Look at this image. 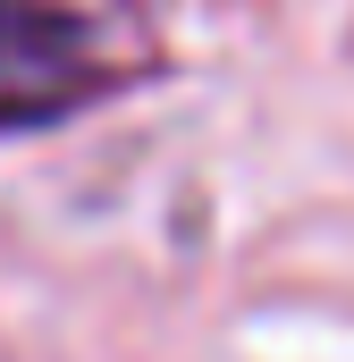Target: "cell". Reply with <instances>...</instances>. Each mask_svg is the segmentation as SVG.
I'll return each instance as SVG.
<instances>
[{
	"instance_id": "cell-1",
	"label": "cell",
	"mask_w": 354,
	"mask_h": 362,
	"mask_svg": "<svg viewBox=\"0 0 354 362\" xmlns=\"http://www.w3.org/2000/svg\"><path fill=\"white\" fill-rule=\"evenodd\" d=\"M152 68L161 42L135 0H0V135L59 127Z\"/></svg>"
}]
</instances>
